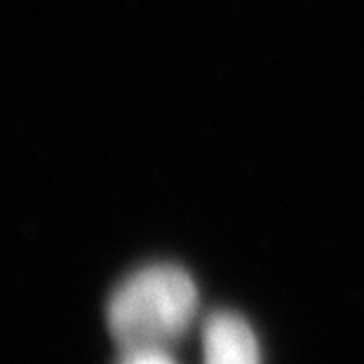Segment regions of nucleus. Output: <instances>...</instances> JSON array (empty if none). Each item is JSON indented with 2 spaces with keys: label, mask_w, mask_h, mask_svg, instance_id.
I'll use <instances>...</instances> for the list:
<instances>
[{
  "label": "nucleus",
  "mask_w": 364,
  "mask_h": 364,
  "mask_svg": "<svg viewBox=\"0 0 364 364\" xmlns=\"http://www.w3.org/2000/svg\"><path fill=\"white\" fill-rule=\"evenodd\" d=\"M198 287L183 268L153 263L132 273L108 301V329L125 348H167L191 329Z\"/></svg>",
  "instance_id": "nucleus-1"
},
{
  "label": "nucleus",
  "mask_w": 364,
  "mask_h": 364,
  "mask_svg": "<svg viewBox=\"0 0 364 364\" xmlns=\"http://www.w3.org/2000/svg\"><path fill=\"white\" fill-rule=\"evenodd\" d=\"M205 364H263L259 341L245 317L235 313H214L205 324Z\"/></svg>",
  "instance_id": "nucleus-2"
},
{
  "label": "nucleus",
  "mask_w": 364,
  "mask_h": 364,
  "mask_svg": "<svg viewBox=\"0 0 364 364\" xmlns=\"http://www.w3.org/2000/svg\"><path fill=\"white\" fill-rule=\"evenodd\" d=\"M120 364H176L167 348H132L125 350Z\"/></svg>",
  "instance_id": "nucleus-3"
}]
</instances>
